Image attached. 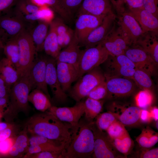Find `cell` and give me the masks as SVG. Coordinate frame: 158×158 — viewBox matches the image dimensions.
I'll use <instances>...</instances> for the list:
<instances>
[{"mask_svg":"<svg viewBox=\"0 0 158 158\" xmlns=\"http://www.w3.org/2000/svg\"><path fill=\"white\" fill-rule=\"evenodd\" d=\"M25 127L32 135L57 141L66 147L70 142L73 134V128L70 124L60 121L47 111L31 116Z\"/></svg>","mask_w":158,"mask_h":158,"instance_id":"1","label":"cell"},{"mask_svg":"<svg viewBox=\"0 0 158 158\" xmlns=\"http://www.w3.org/2000/svg\"><path fill=\"white\" fill-rule=\"evenodd\" d=\"M52 20L54 23L57 35H64L70 28L65 24L64 21L61 18H56Z\"/></svg>","mask_w":158,"mask_h":158,"instance_id":"49","label":"cell"},{"mask_svg":"<svg viewBox=\"0 0 158 158\" xmlns=\"http://www.w3.org/2000/svg\"><path fill=\"white\" fill-rule=\"evenodd\" d=\"M44 6H42L40 9L37 11L31 13L22 14L18 12L20 14L26 23H30L32 24L39 20L44 19L45 13L48 10L44 7Z\"/></svg>","mask_w":158,"mask_h":158,"instance_id":"42","label":"cell"},{"mask_svg":"<svg viewBox=\"0 0 158 158\" xmlns=\"http://www.w3.org/2000/svg\"><path fill=\"white\" fill-rule=\"evenodd\" d=\"M18 0H0V15L5 13L15 6Z\"/></svg>","mask_w":158,"mask_h":158,"instance_id":"51","label":"cell"},{"mask_svg":"<svg viewBox=\"0 0 158 158\" xmlns=\"http://www.w3.org/2000/svg\"><path fill=\"white\" fill-rule=\"evenodd\" d=\"M92 129L94 137V147L92 157L94 158H125L119 154L107 134L99 130L93 122Z\"/></svg>","mask_w":158,"mask_h":158,"instance_id":"9","label":"cell"},{"mask_svg":"<svg viewBox=\"0 0 158 158\" xmlns=\"http://www.w3.org/2000/svg\"><path fill=\"white\" fill-rule=\"evenodd\" d=\"M116 150L123 154L125 158L130 154L134 146V142L128 132L122 137L111 139Z\"/></svg>","mask_w":158,"mask_h":158,"instance_id":"32","label":"cell"},{"mask_svg":"<svg viewBox=\"0 0 158 158\" xmlns=\"http://www.w3.org/2000/svg\"><path fill=\"white\" fill-rule=\"evenodd\" d=\"M61 49L58 43L55 25L52 20L50 23L49 32L44 43L43 50L47 55L56 59Z\"/></svg>","mask_w":158,"mask_h":158,"instance_id":"27","label":"cell"},{"mask_svg":"<svg viewBox=\"0 0 158 158\" xmlns=\"http://www.w3.org/2000/svg\"><path fill=\"white\" fill-rule=\"evenodd\" d=\"M12 124L9 122H0V132Z\"/></svg>","mask_w":158,"mask_h":158,"instance_id":"59","label":"cell"},{"mask_svg":"<svg viewBox=\"0 0 158 158\" xmlns=\"http://www.w3.org/2000/svg\"><path fill=\"white\" fill-rule=\"evenodd\" d=\"M2 117H3L2 115L1 114H0V119Z\"/></svg>","mask_w":158,"mask_h":158,"instance_id":"62","label":"cell"},{"mask_svg":"<svg viewBox=\"0 0 158 158\" xmlns=\"http://www.w3.org/2000/svg\"><path fill=\"white\" fill-rule=\"evenodd\" d=\"M152 119L149 111L144 109H141L140 115V123L148 124L150 123Z\"/></svg>","mask_w":158,"mask_h":158,"instance_id":"55","label":"cell"},{"mask_svg":"<svg viewBox=\"0 0 158 158\" xmlns=\"http://www.w3.org/2000/svg\"><path fill=\"white\" fill-rule=\"evenodd\" d=\"M158 33L147 32L143 33L136 44L138 45L153 60L158 63Z\"/></svg>","mask_w":158,"mask_h":158,"instance_id":"25","label":"cell"},{"mask_svg":"<svg viewBox=\"0 0 158 158\" xmlns=\"http://www.w3.org/2000/svg\"><path fill=\"white\" fill-rule=\"evenodd\" d=\"M43 5L49 7L65 21L70 22L72 18L60 4L58 0H40Z\"/></svg>","mask_w":158,"mask_h":158,"instance_id":"35","label":"cell"},{"mask_svg":"<svg viewBox=\"0 0 158 158\" xmlns=\"http://www.w3.org/2000/svg\"><path fill=\"white\" fill-rule=\"evenodd\" d=\"M32 90L28 77V72L20 77L11 86L9 95V107L3 117L8 121L20 112H27L29 108L28 96Z\"/></svg>","mask_w":158,"mask_h":158,"instance_id":"3","label":"cell"},{"mask_svg":"<svg viewBox=\"0 0 158 158\" xmlns=\"http://www.w3.org/2000/svg\"><path fill=\"white\" fill-rule=\"evenodd\" d=\"M50 99L42 91L37 88L31 91L28 98L29 102L37 110L42 112L46 111L52 106Z\"/></svg>","mask_w":158,"mask_h":158,"instance_id":"29","label":"cell"},{"mask_svg":"<svg viewBox=\"0 0 158 158\" xmlns=\"http://www.w3.org/2000/svg\"><path fill=\"white\" fill-rule=\"evenodd\" d=\"M16 128L13 124L0 132V141H2L10 137H13V135L16 132Z\"/></svg>","mask_w":158,"mask_h":158,"instance_id":"52","label":"cell"},{"mask_svg":"<svg viewBox=\"0 0 158 158\" xmlns=\"http://www.w3.org/2000/svg\"><path fill=\"white\" fill-rule=\"evenodd\" d=\"M128 12L137 21L144 33L158 32V17L143 8L129 9Z\"/></svg>","mask_w":158,"mask_h":158,"instance_id":"21","label":"cell"},{"mask_svg":"<svg viewBox=\"0 0 158 158\" xmlns=\"http://www.w3.org/2000/svg\"><path fill=\"white\" fill-rule=\"evenodd\" d=\"M66 147V146L63 145L57 146L44 145H30L23 158H26L31 154L43 151H60Z\"/></svg>","mask_w":158,"mask_h":158,"instance_id":"37","label":"cell"},{"mask_svg":"<svg viewBox=\"0 0 158 158\" xmlns=\"http://www.w3.org/2000/svg\"><path fill=\"white\" fill-rule=\"evenodd\" d=\"M49 56L47 57L46 83L51 89L55 101L64 102L67 100V95L63 90L57 77L56 61Z\"/></svg>","mask_w":158,"mask_h":158,"instance_id":"18","label":"cell"},{"mask_svg":"<svg viewBox=\"0 0 158 158\" xmlns=\"http://www.w3.org/2000/svg\"><path fill=\"white\" fill-rule=\"evenodd\" d=\"M109 55L101 44L82 50L78 64V79L103 63Z\"/></svg>","mask_w":158,"mask_h":158,"instance_id":"7","label":"cell"},{"mask_svg":"<svg viewBox=\"0 0 158 158\" xmlns=\"http://www.w3.org/2000/svg\"><path fill=\"white\" fill-rule=\"evenodd\" d=\"M57 41L60 47L64 48L68 46L73 40L74 36V31L70 28L64 35H57Z\"/></svg>","mask_w":158,"mask_h":158,"instance_id":"45","label":"cell"},{"mask_svg":"<svg viewBox=\"0 0 158 158\" xmlns=\"http://www.w3.org/2000/svg\"><path fill=\"white\" fill-rule=\"evenodd\" d=\"M62 150L42 152L31 154L26 158H63L62 154Z\"/></svg>","mask_w":158,"mask_h":158,"instance_id":"46","label":"cell"},{"mask_svg":"<svg viewBox=\"0 0 158 158\" xmlns=\"http://www.w3.org/2000/svg\"><path fill=\"white\" fill-rule=\"evenodd\" d=\"M27 130L24 129L15 138L14 143L7 155L11 157H23L30 145Z\"/></svg>","mask_w":158,"mask_h":158,"instance_id":"28","label":"cell"},{"mask_svg":"<svg viewBox=\"0 0 158 158\" xmlns=\"http://www.w3.org/2000/svg\"><path fill=\"white\" fill-rule=\"evenodd\" d=\"M150 75L146 71L136 68L133 77L136 85L142 90H150L152 87V82Z\"/></svg>","mask_w":158,"mask_h":158,"instance_id":"34","label":"cell"},{"mask_svg":"<svg viewBox=\"0 0 158 158\" xmlns=\"http://www.w3.org/2000/svg\"><path fill=\"white\" fill-rule=\"evenodd\" d=\"M100 44L106 49L109 55L114 56L124 54L129 46L118 27L116 28L115 24Z\"/></svg>","mask_w":158,"mask_h":158,"instance_id":"17","label":"cell"},{"mask_svg":"<svg viewBox=\"0 0 158 158\" xmlns=\"http://www.w3.org/2000/svg\"><path fill=\"white\" fill-rule=\"evenodd\" d=\"M60 4L73 18L77 12L83 0H58Z\"/></svg>","mask_w":158,"mask_h":158,"instance_id":"43","label":"cell"},{"mask_svg":"<svg viewBox=\"0 0 158 158\" xmlns=\"http://www.w3.org/2000/svg\"><path fill=\"white\" fill-rule=\"evenodd\" d=\"M141 148L137 152V157L140 158H157L158 148Z\"/></svg>","mask_w":158,"mask_h":158,"instance_id":"47","label":"cell"},{"mask_svg":"<svg viewBox=\"0 0 158 158\" xmlns=\"http://www.w3.org/2000/svg\"><path fill=\"white\" fill-rule=\"evenodd\" d=\"M4 47V45L1 40L0 38V50L3 49Z\"/></svg>","mask_w":158,"mask_h":158,"instance_id":"60","label":"cell"},{"mask_svg":"<svg viewBox=\"0 0 158 158\" xmlns=\"http://www.w3.org/2000/svg\"><path fill=\"white\" fill-rule=\"evenodd\" d=\"M143 0H125V3L129 9L143 7Z\"/></svg>","mask_w":158,"mask_h":158,"instance_id":"57","label":"cell"},{"mask_svg":"<svg viewBox=\"0 0 158 158\" xmlns=\"http://www.w3.org/2000/svg\"><path fill=\"white\" fill-rule=\"evenodd\" d=\"M153 100V95L148 90H142L140 91L135 97L137 106L141 109H145L149 107Z\"/></svg>","mask_w":158,"mask_h":158,"instance_id":"39","label":"cell"},{"mask_svg":"<svg viewBox=\"0 0 158 158\" xmlns=\"http://www.w3.org/2000/svg\"><path fill=\"white\" fill-rule=\"evenodd\" d=\"M28 24L14 9L0 15V38L4 45L25 30Z\"/></svg>","mask_w":158,"mask_h":158,"instance_id":"4","label":"cell"},{"mask_svg":"<svg viewBox=\"0 0 158 158\" xmlns=\"http://www.w3.org/2000/svg\"><path fill=\"white\" fill-rule=\"evenodd\" d=\"M29 142L30 145H62L57 141L38 135H32L29 138Z\"/></svg>","mask_w":158,"mask_h":158,"instance_id":"44","label":"cell"},{"mask_svg":"<svg viewBox=\"0 0 158 158\" xmlns=\"http://www.w3.org/2000/svg\"><path fill=\"white\" fill-rule=\"evenodd\" d=\"M153 119L155 121L158 120V109L156 107L151 108L149 111Z\"/></svg>","mask_w":158,"mask_h":158,"instance_id":"58","label":"cell"},{"mask_svg":"<svg viewBox=\"0 0 158 158\" xmlns=\"http://www.w3.org/2000/svg\"><path fill=\"white\" fill-rule=\"evenodd\" d=\"M47 111L60 121L69 123L74 128L77 126L84 114V102L80 101L78 102L71 107H58L52 106Z\"/></svg>","mask_w":158,"mask_h":158,"instance_id":"13","label":"cell"},{"mask_svg":"<svg viewBox=\"0 0 158 158\" xmlns=\"http://www.w3.org/2000/svg\"><path fill=\"white\" fill-rule=\"evenodd\" d=\"M98 67L95 68L78 79L69 90L70 96L77 102H80L83 99L87 97L94 87L105 81L104 73Z\"/></svg>","mask_w":158,"mask_h":158,"instance_id":"6","label":"cell"},{"mask_svg":"<svg viewBox=\"0 0 158 158\" xmlns=\"http://www.w3.org/2000/svg\"><path fill=\"white\" fill-rule=\"evenodd\" d=\"M116 18L113 12L107 14L101 24L90 33L81 46L87 48L100 44L113 27Z\"/></svg>","mask_w":158,"mask_h":158,"instance_id":"16","label":"cell"},{"mask_svg":"<svg viewBox=\"0 0 158 158\" xmlns=\"http://www.w3.org/2000/svg\"><path fill=\"white\" fill-rule=\"evenodd\" d=\"M97 117L95 123L97 128L103 131H106L112 123L117 120L113 113L109 111L100 114Z\"/></svg>","mask_w":158,"mask_h":158,"instance_id":"36","label":"cell"},{"mask_svg":"<svg viewBox=\"0 0 158 158\" xmlns=\"http://www.w3.org/2000/svg\"><path fill=\"white\" fill-rule=\"evenodd\" d=\"M15 6L14 10L22 14L35 13L41 7L34 4L30 0H18Z\"/></svg>","mask_w":158,"mask_h":158,"instance_id":"38","label":"cell"},{"mask_svg":"<svg viewBox=\"0 0 158 158\" xmlns=\"http://www.w3.org/2000/svg\"><path fill=\"white\" fill-rule=\"evenodd\" d=\"M105 63V78L123 77L131 78L137 68L133 63L125 54L117 56L109 55Z\"/></svg>","mask_w":158,"mask_h":158,"instance_id":"8","label":"cell"},{"mask_svg":"<svg viewBox=\"0 0 158 158\" xmlns=\"http://www.w3.org/2000/svg\"><path fill=\"white\" fill-rule=\"evenodd\" d=\"M107 94L105 81L94 87L87 97L97 100H100L106 97Z\"/></svg>","mask_w":158,"mask_h":158,"instance_id":"41","label":"cell"},{"mask_svg":"<svg viewBox=\"0 0 158 158\" xmlns=\"http://www.w3.org/2000/svg\"><path fill=\"white\" fill-rule=\"evenodd\" d=\"M10 89L0 77V97L9 98Z\"/></svg>","mask_w":158,"mask_h":158,"instance_id":"56","label":"cell"},{"mask_svg":"<svg viewBox=\"0 0 158 158\" xmlns=\"http://www.w3.org/2000/svg\"><path fill=\"white\" fill-rule=\"evenodd\" d=\"M85 107V118L90 122L93 121L102 111L103 102L87 97L84 102Z\"/></svg>","mask_w":158,"mask_h":158,"instance_id":"31","label":"cell"},{"mask_svg":"<svg viewBox=\"0 0 158 158\" xmlns=\"http://www.w3.org/2000/svg\"><path fill=\"white\" fill-rule=\"evenodd\" d=\"M106 132L111 139L120 138L128 132L125 126L118 120L110 125Z\"/></svg>","mask_w":158,"mask_h":158,"instance_id":"40","label":"cell"},{"mask_svg":"<svg viewBox=\"0 0 158 158\" xmlns=\"http://www.w3.org/2000/svg\"><path fill=\"white\" fill-rule=\"evenodd\" d=\"M57 77L63 91L71 89L72 83L78 79V69L72 64L56 61Z\"/></svg>","mask_w":158,"mask_h":158,"instance_id":"20","label":"cell"},{"mask_svg":"<svg viewBox=\"0 0 158 158\" xmlns=\"http://www.w3.org/2000/svg\"><path fill=\"white\" fill-rule=\"evenodd\" d=\"M112 12L110 0H83L77 12L78 15L87 14L105 16Z\"/></svg>","mask_w":158,"mask_h":158,"instance_id":"22","label":"cell"},{"mask_svg":"<svg viewBox=\"0 0 158 158\" xmlns=\"http://www.w3.org/2000/svg\"><path fill=\"white\" fill-rule=\"evenodd\" d=\"M141 109L137 106L118 105L114 106L112 111H110L125 126L129 127L136 126L140 123Z\"/></svg>","mask_w":158,"mask_h":158,"instance_id":"19","label":"cell"},{"mask_svg":"<svg viewBox=\"0 0 158 158\" xmlns=\"http://www.w3.org/2000/svg\"><path fill=\"white\" fill-rule=\"evenodd\" d=\"M0 77L10 89L19 78L15 66L6 57L0 60Z\"/></svg>","mask_w":158,"mask_h":158,"instance_id":"26","label":"cell"},{"mask_svg":"<svg viewBox=\"0 0 158 158\" xmlns=\"http://www.w3.org/2000/svg\"><path fill=\"white\" fill-rule=\"evenodd\" d=\"M18 36L6 42L4 44L3 48L6 57L14 65L16 68L17 66L19 59Z\"/></svg>","mask_w":158,"mask_h":158,"instance_id":"33","label":"cell"},{"mask_svg":"<svg viewBox=\"0 0 158 158\" xmlns=\"http://www.w3.org/2000/svg\"><path fill=\"white\" fill-rule=\"evenodd\" d=\"M75 34L70 44L61 50L55 59L56 61L69 63L78 69V64L82 50Z\"/></svg>","mask_w":158,"mask_h":158,"instance_id":"23","label":"cell"},{"mask_svg":"<svg viewBox=\"0 0 158 158\" xmlns=\"http://www.w3.org/2000/svg\"><path fill=\"white\" fill-rule=\"evenodd\" d=\"M93 121L84 118L73 128L71 141L62 150L63 158H89L92 157L94 147V137L92 129Z\"/></svg>","mask_w":158,"mask_h":158,"instance_id":"2","label":"cell"},{"mask_svg":"<svg viewBox=\"0 0 158 158\" xmlns=\"http://www.w3.org/2000/svg\"><path fill=\"white\" fill-rule=\"evenodd\" d=\"M158 0H143V8L158 17Z\"/></svg>","mask_w":158,"mask_h":158,"instance_id":"48","label":"cell"},{"mask_svg":"<svg viewBox=\"0 0 158 158\" xmlns=\"http://www.w3.org/2000/svg\"><path fill=\"white\" fill-rule=\"evenodd\" d=\"M125 54L135 65L137 69L142 70L150 75L154 73L157 65L150 56L138 45L135 44L129 46Z\"/></svg>","mask_w":158,"mask_h":158,"instance_id":"11","label":"cell"},{"mask_svg":"<svg viewBox=\"0 0 158 158\" xmlns=\"http://www.w3.org/2000/svg\"><path fill=\"white\" fill-rule=\"evenodd\" d=\"M19 49V59L16 68L19 78L30 70L35 60L36 48L28 30L21 33L17 37Z\"/></svg>","mask_w":158,"mask_h":158,"instance_id":"5","label":"cell"},{"mask_svg":"<svg viewBox=\"0 0 158 158\" xmlns=\"http://www.w3.org/2000/svg\"><path fill=\"white\" fill-rule=\"evenodd\" d=\"M15 138L11 137L3 141H0V153L1 154L7 155L13 145Z\"/></svg>","mask_w":158,"mask_h":158,"instance_id":"50","label":"cell"},{"mask_svg":"<svg viewBox=\"0 0 158 158\" xmlns=\"http://www.w3.org/2000/svg\"><path fill=\"white\" fill-rule=\"evenodd\" d=\"M28 31L35 45L37 52L43 50L44 41L48 34L50 23L44 19L37 21Z\"/></svg>","mask_w":158,"mask_h":158,"instance_id":"24","label":"cell"},{"mask_svg":"<svg viewBox=\"0 0 158 158\" xmlns=\"http://www.w3.org/2000/svg\"><path fill=\"white\" fill-rule=\"evenodd\" d=\"M47 57L35 60L30 70L28 77L32 90L37 88L42 91L50 99L46 81Z\"/></svg>","mask_w":158,"mask_h":158,"instance_id":"15","label":"cell"},{"mask_svg":"<svg viewBox=\"0 0 158 158\" xmlns=\"http://www.w3.org/2000/svg\"><path fill=\"white\" fill-rule=\"evenodd\" d=\"M108 98L129 95L135 90L136 85L131 78L123 77L105 78Z\"/></svg>","mask_w":158,"mask_h":158,"instance_id":"12","label":"cell"},{"mask_svg":"<svg viewBox=\"0 0 158 158\" xmlns=\"http://www.w3.org/2000/svg\"><path fill=\"white\" fill-rule=\"evenodd\" d=\"M9 107V98L0 97V114L3 117L8 113Z\"/></svg>","mask_w":158,"mask_h":158,"instance_id":"54","label":"cell"},{"mask_svg":"<svg viewBox=\"0 0 158 158\" xmlns=\"http://www.w3.org/2000/svg\"><path fill=\"white\" fill-rule=\"evenodd\" d=\"M118 23L121 33L129 45L136 44L144 33L136 19L128 12L121 14Z\"/></svg>","mask_w":158,"mask_h":158,"instance_id":"10","label":"cell"},{"mask_svg":"<svg viewBox=\"0 0 158 158\" xmlns=\"http://www.w3.org/2000/svg\"><path fill=\"white\" fill-rule=\"evenodd\" d=\"M111 5L116 12L121 14L125 11V0H110Z\"/></svg>","mask_w":158,"mask_h":158,"instance_id":"53","label":"cell"},{"mask_svg":"<svg viewBox=\"0 0 158 158\" xmlns=\"http://www.w3.org/2000/svg\"><path fill=\"white\" fill-rule=\"evenodd\" d=\"M135 140L141 148H152L158 142V133L147 126L142 130Z\"/></svg>","mask_w":158,"mask_h":158,"instance_id":"30","label":"cell"},{"mask_svg":"<svg viewBox=\"0 0 158 158\" xmlns=\"http://www.w3.org/2000/svg\"><path fill=\"white\" fill-rule=\"evenodd\" d=\"M106 16H96L87 14L78 15L74 31L80 46L90 33L101 24Z\"/></svg>","mask_w":158,"mask_h":158,"instance_id":"14","label":"cell"},{"mask_svg":"<svg viewBox=\"0 0 158 158\" xmlns=\"http://www.w3.org/2000/svg\"><path fill=\"white\" fill-rule=\"evenodd\" d=\"M156 123L155 124V126L156 127V128L158 130V121H156Z\"/></svg>","mask_w":158,"mask_h":158,"instance_id":"61","label":"cell"}]
</instances>
